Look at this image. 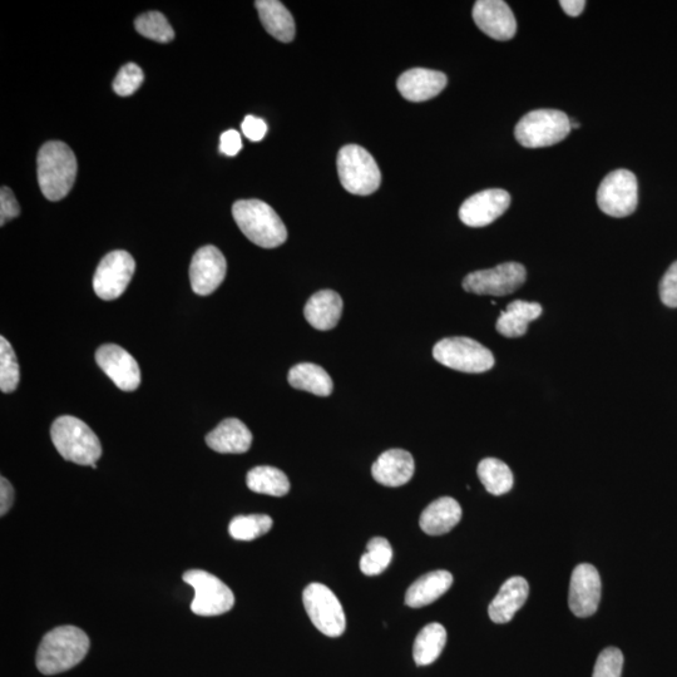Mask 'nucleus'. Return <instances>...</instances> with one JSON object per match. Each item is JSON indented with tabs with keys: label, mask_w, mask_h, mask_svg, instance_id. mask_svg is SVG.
I'll return each instance as SVG.
<instances>
[{
	"label": "nucleus",
	"mask_w": 677,
	"mask_h": 677,
	"mask_svg": "<svg viewBox=\"0 0 677 677\" xmlns=\"http://www.w3.org/2000/svg\"><path fill=\"white\" fill-rule=\"evenodd\" d=\"M90 650L86 632L76 626H61L43 637L37 652V667L43 675H56L73 669Z\"/></svg>",
	"instance_id": "nucleus-1"
},
{
	"label": "nucleus",
	"mask_w": 677,
	"mask_h": 677,
	"mask_svg": "<svg viewBox=\"0 0 677 677\" xmlns=\"http://www.w3.org/2000/svg\"><path fill=\"white\" fill-rule=\"evenodd\" d=\"M38 182L49 201L64 199L77 177V158L66 143H46L38 153Z\"/></svg>",
	"instance_id": "nucleus-2"
},
{
	"label": "nucleus",
	"mask_w": 677,
	"mask_h": 677,
	"mask_svg": "<svg viewBox=\"0 0 677 677\" xmlns=\"http://www.w3.org/2000/svg\"><path fill=\"white\" fill-rule=\"evenodd\" d=\"M232 215L242 234L255 245L275 249L288 240V230L273 207L260 200H240L232 206Z\"/></svg>",
	"instance_id": "nucleus-3"
},
{
	"label": "nucleus",
	"mask_w": 677,
	"mask_h": 677,
	"mask_svg": "<svg viewBox=\"0 0 677 677\" xmlns=\"http://www.w3.org/2000/svg\"><path fill=\"white\" fill-rule=\"evenodd\" d=\"M54 447L68 462L79 466H93L102 456L100 439L81 419L63 415L51 429Z\"/></svg>",
	"instance_id": "nucleus-4"
},
{
	"label": "nucleus",
	"mask_w": 677,
	"mask_h": 677,
	"mask_svg": "<svg viewBox=\"0 0 677 677\" xmlns=\"http://www.w3.org/2000/svg\"><path fill=\"white\" fill-rule=\"evenodd\" d=\"M336 165L340 182L350 194L368 196L379 189L382 174L377 161L365 148L358 145L344 146L339 151Z\"/></svg>",
	"instance_id": "nucleus-5"
},
{
	"label": "nucleus",
	"mask_w": 677,
	"mask_h": 677,
	"mask_svg": "<svg viewBox=\"0 0 677 677\" xmlns=\"http://www.w3.org/2000/svg\"><path fill=\"white\" fill-rule=\"evenodd\" d=\"M571 132V121L566 113L557 110H536L527 113L517 123L515 135L521 146L542 148L556 145Z\"/></svg>",
	"instance_id": "nucleus-6"
},
{
	"label": "nucleus",
	"mask_w": 677,
	"mask_h": 677,
	"mask_svg": "<svg viewBox=\"0 0 677 677\" xmlns=\"http://www.w3.org/2000/svg\"><path fill=\"white\" fill-rule=\"evenodd\" d=\"M433 357L444 367L463 373L488 372L494 365L491 350L464 336L441 340L433 349Z\"/></svg>",
	"instance_id": "nucleus-7"
},
{
	"label": "nucleus",
	"mask_w": 677,
	"mask_h": 677,
	"mask_svg": "<svg viewBox=\"0 0 677 677\" xmlns=\"http://www.w3.org/2000/svg\"><path fill=\"white\" fill-rule=\"evenodd\" d=\"M187 585L194 588L195 599L191 610L197 616H219L229 612L235 605V596L224 582L211 573L190 570L184 575Z\"/></svg>",
	"instance_id": "nucleus-8"
},
{
	"label": "nucleus",
	"mask_w": 677,
	"mask_h": 677,
	"mask_svg": "<svg viewBox=\"0 0 677 677\" xmlns=\"http://www.w3.org/2000/svg\"><path fill=\"white\" fill-rule=\"evenodd\" d=\"M303 601L306 612L316 629L329 637H339L347 627L344 609L338 597L321 583H311L305 588Z\"/></svg>",
	"instance_id": "nucleus-9"
},
{
	"label": "nucleus",
	"mask_w": 677,
	"mask_h": 677,
	"mask_svg": "<svg viewBox=\"0 0 677 677\" xmlns=\"http://www.w3.org/2000/svg\"><path fill=\"white\" fill-rule=\"evenodd\" d=\"M600 210L612 217L634 214L639 204V185L629 170H616L605 177L597 191Z\"/></svg>",
	"instance_id": "nucleus-10"
},
{
	"label": "nucleus",
	"mask_w": 677,
	"mask_h": 677,
	"mask_svg": "<svg viewBox=\"0 0 677 677\" xmlns=\"http://www.w3.org/2000/svg\"><path fill=\"white\" fill-rule=\"evenodd\" d=\"M525 266L506 263L488 270L474 271L463 280V289L477 295L504 296L515 293L525 284Z\"/></svg>",
	"instance_id": "nucleus-11"
},
{
	"label": "nucleus",
	"mask_w": 677,
	"mask_h": 677,
	"mask_svg": "<svg viewBox=\"0 0 677 677\" xmlns=\"http://www.w3.org/2000/svg\"><path fill=\"white\" fill-rule=\"evenodd\" d=\"M136 263L130 252L112 251L102 259L93 278V289L102 300H116L125 293L135 274Z\"/></svg>",
	"instance_id": "nucleus-12"
},
{
	"label": "nucleus",
	"mask_w": 677,
	"mask_h": 677,
	"mask_svg": "<svg viewBox=\"0 0 677 677\" xmlns=\"http://www.w3.org/2000/svg\"><path fill=\"white\" fill-rule=\"evenodd\" d=\"M601 577L595 566L582 563L572 573L568 605L577 617H590L599 609Z\"/></svg>",
	"instance_id": "nucleus-13"
},
{
	"label": "nucleus",
	"mask_w": 677,
	"mask_h": 677,
	"mask_svg": "<svg viewBox=\"0 0 677 677\" xmlns=\"http://www.w3.org/2000/svg\"><path fill=\"white\" fill-rule=\"evenodd\" d=\"M96 362L107 377L123 392H133L141 384V370L136 359L127 350L115 344L102 345L96 353Z\"/></svg>",
	"instance_id": "nucleus-14"
},
{
	"label": "nucleus",
	"mask_w": 677,
	"mask_h": 677,
	"mask_svg": "<svg viewBox=\"0 0 677 677\" xmlns=\"http://www.w3.org/2000/svg\"><path fill=\"white\" fill-rule=\"evenodd\" d=\"M225 256L215 246H204L194 255L190 266V281L194 293L207 296L214 293L225 280Z\"/></svg>",
	"instance_id": "nucleus-15"
},
{
	"label": "nucleus",
	"mask_w": 677,
	"mask_h": 677,
	"mask_svg": "<svg viewBox=\"0 0 677 677\" xmlns=\"http://www.w3.org/2000/svg\"><path fill=\"white\" fill-rule=\"evenodd\" d=\"M511 205V195L501 189L478 192L463 202L459 209V219L469 227L491 225L501 217Z\"/></svg>",
	"instance_id": "nucleus-16"
},
{
	"label": "nucleus",
	"mask_w": 677,
	"mask_h": 677,
	"mask_svg": "<svg viewBox=\"0 0 677 677\" xmlns=\"http://www.w3.org/2000/svg\"><path fill=\"white\" fill-rule=\"evenodd\" d=\"M473 19L484 34L496 41H510L517 32L516 18L502 0H479L474 4Z\"/></svg>",
	"instance_id": "nucleus-17"
},
{
	"label": "nucleus",
	"mask_w": 677,
	"mask_h": 677,
	"mask_svg": "<svg viewBox=\"0 0 677 677\" xmlns=\"http://www.w3.org/2000/svg\"><path fill=\"white\" fill-rule=\"evenodd\" d=\"M447 82V76L442 72L413 68L399 77L397 87L405 100L424 102L437 97L446 88Z\"/></svg>",
	"instance_id": "nucleus-18"
},
{
	"label": "nucleus",
	"mask_w": 677,
	"mask_h": 677,
	"mask_svg": "<svg viewBox=\"0 0 677 677\" xmlns=\"http://www.w3.org/2000/svg\"><path fill=\"white\" fill-rule=\"evenodd\" d=\"M414 471V458L403 449L384 452L372 467L373 478L385 487L404 486L412 479Z\"/></svg>",
	"instance_id": "nucleus-19"
},
{
	"label": "nucleus",
	"mask_w": 677,
	"mask_h": 677,
	"mask_svg": "<svg viewBox=\"0 0 677 677\" xmlns=\"http://www.w3.org/2000/svg\"><path fill=\"white\" fill-rule=\"evenodd\" d=\"M530 595V586L523 577H512L503 583L491 605L488 614L494 624H507L516 612L526 604Z\"/></svg>",
	"instance_id": "nucleus-20"
},
{
	"label": "nucleus",
	"mask_w": 677,
	"mask_h": 677,
	"mask_svg": "<svg viewBox=\"0 0 677 677\" xmlns=\"http://www.w3.org/2000/svg\"><path fill=\"white\" fill-rule=\"evenodd\" d=\"M206 443L217 453L241 454L249 451L252 434L241 420L229 418L207 434Z\"/></svg>",
	"instance_id": "nucleus-21"
},
{
	"label": "nucleus",
	"mask_w": 677,
	"mask_h": 677,
	"mask_svg": "<svg viewBox=\"0 0 677 677\" xmlns=\"http://www.w3.org/2000/svg\"><path fill=\"white\" fill-rule=\"evenodd\" d=\"M305 319L316 330H331L338 325L343 313V300L333 290H321L305 305Z\"/></svg>",
	"instance_id": "nucleus-22"
},
{
	"label": "nucleus",
	"mask_w": 677,
	"mask_h": 677,
	"mask_svg": "<svg viewBox=\"0 0 677 677\" xmlns=\"http://www.w3.org/2000/svg\"><path fill=\"white\" fill-rule=\"evenodd\" d=\"M462 518V508L456 499L442 497L429 504L420 516V528L429 536L451 532Z\"/></svg>",
	"instance_id": "nucleus-23"
},
{
	"label": "nucleus",
	"mask_w": 677,
	"mask_h": 677,
	"mask_svg": "<svg viewBox=\"0 0 677 677\" xmlns=\"http://www.w3.org/2000/svg\"><path fill=\"white\" fill-rule=\"evenodd\" d=\"M452 585L453 576L448 571L429 572L408 588L405 604L412 609H422L446 594Z\"/></svg>",
	"instance_id": "nucleus-24"
},
{
	"label": "nucleus",
	"mask_w": 677,
	"mask_h": 677,
	"mask_svg": "<svg viewBox=\"0 0 677 677\" xmlns=\"http://www.w3.org/2000/svg\"><path fill=\"white\" fill-rule=\"evenodd\" d=\"M266 32L283 43L295 38V21L288 8L279 0H259L255 3Z\"/></svg>",
	"instance_id": "nucleus-25"
},
{
	"label": "nucleus",
	"mask_w": 677,
	"mask_h": 677,
	"mask_svg": "<svg viewBox=\"0 0 677 677\" xmlns=\"http://www.w3.org/2000/svg\"><path fill=\"white\" fill-rule=\"evenodd\" d=\"M542 306L537 303L516 300L507 306L497 320V331L506 338H520L527 333L528 324L540 318Z\"/></svg>",
	"instance_id": "nucleus-26"
},
{
	"label": "nucleus",
	"mask_w": 677,
	"mask_h": 677,
	"mask_svg": "<svg viewBox=\"0 0 677 677\" xmlns=\"http://www.w3.org/2000/svg\"><path fill=\"white\" fill-rule=\"evenodd\" d=\"M288 379L291 387L305 390L319 397H328L334 388L330 375L319 365L313 363L295 365L290 369Z\"/></svg>",
	"instance_id": "nucleus-27"
},
{
	"label": "nucleus",
	"mask_w": 677,
	"mask_h": 677,
	"mask_svg": "<svg viewBox=\"0 0 677 677\" xmlns=\"http://www.w3.org/2000/svg\"><path fill=\"white\" fill-rule=\"evenodd\" d=\"M447 644V631L444 626L433 622L419 632L413 647V657L418 666H427L441 656Z\"/></svg>",
	"instance_id": "nucleus-28"
},
{
	"label": "nucleus",
	"mask_w": 677,
	"mask_h": 677,
	"mask_svg": "<svg viewBox=\"0 0 677 677\" xmlns=\"http://www.w3.org/2000/svg\"><path fill=\"white\" fill-rule=\"evenodd\" d=\"M247 487L252 492L284 497L290 491L289 478L278 468L261 466L252 468L246 477Z\"/></svg>",
	"instance_id": "nucleus-29"
},
{
	"label": "nucleus",
	"mask_w": 677,
	"mask_h": 677,
	"mask_svg": "<svg viewBox=\"0 0 677 677\" xmlns=\"http://www.w3.org/2000/svg\"><path fill=\"white\" fill-rule=\"evenodd\" d=\"M478 477L487 492L493 496H502L513 487V473L506 463L496 458H486L479 463Z\"/></svg>",
	"instance_id": "nucleus-30"
},
{
	"label": "nucleus",
	"mask_w": 677,
	"mask_h": 677,
	"mask_svg": "<svg viewBox=\"0 0 677 677\" xmlns=\"http://www.w3.org/2000/svg\"><path fill=\"white\" fill-rule=\"evenodd\" d=\"M393 550L388 540L374 537L369 541L367 552L360 558V570L367 576H378L392 562Z\"/></svg>",
	"instance_id": "nucleus-31"
},
{
	"label": "nucleus",
	"mask_w": 677,
	"mask_h": 677,
	"mask_svg": "<svg viewBox=\"0 0 677 677\" xmlns=\"http://www.w3.org/2000/svg\"><path fill=\"white\" fill-rule=\"evenodd\" d=\"M273 527V520L266 515L237 516L231 521L229 533L234 540L252 541L266 535Z\"/></svg>",
	"instance_id": "nucleus-32"
},
{
	"label": "nucleus",
	"mask_w": 677,
	"mask_h": 677,
	"mask_svg": "<svg viewBox=\"0 0 677 677\" xmlns=\"http://www.w3.org/2000/svg\"><path fill=\"white\" fill-rule=\"evenodd\" d=\"M135 27L141 36L158 43H170L175 38L174 29L160 12L142 14L136 19Z\"/></svg>",
	"instance_id": "nucleus-33"
},
{
	"label": "nucleus",
	"mask_w": 677,
	"mask_h": 677,
	"mask_svg": "<svg viewBox=\"0 0 677 677\" xmlns=\"http://www.w3.org/2000/svg\"><path fill=\"white\" fill-rule=\"evenodd\" d=\"M19 365L11 343L4 336L0 338V389L12 393L19 384Z\"/></svg>",
	"instance_id": "nucleus-34"
},
{
	"label": "nucleus",
	"mask_w": 677,
	"mask_h": 677,
	"mask_svg": "<svg viewBox=\"0 0 677 677\" xmlns=\"http://www.w3.org/2000/svg\"><path fill=\"white\" fill-rule=\"evenodd\" d=\"M145 81V74L135 63H128L118 72L115 82H113V91L118 96L128 97L133 95Z\"/></svg>",
	"instance_id": "nucleus-35"
},
{
	"label": "nucleus",
	"mask_w": 677,
	"mask_h": 677,
	"mask_svg": "<svg viewBox=\"0 0 677 677\" xmlns=\"http://www.w3.org/2000/svg\"><path fill=\"white\" fill-rule=\"evenodd\" d=\"M622 666H624V655L621 650L609 647L597 657L592 677H621Z\"/></svg>",
	"instance_id": "nucleus-36"
},
{
	"label": "nucleus",
	"mask_w": 677,
	"mask_h": 677,
	"mask_svg": "<svg viewBox=\"0 0 677 677\" xmlns=\"http://www.w3.org/2000/svg\"><path fill=\"white\" fill-rule=\"evenodd\" d=\"M660 298L669 308H677V261L670 266L661 280Z\"/></svg>",
	"instance_id": "nucleus-37"
},
{
	"label": "nucleus",
	"mask_w": 677,
	"mask_h": 677,
	"mask_svg": "<svg viewBox=\"0 0 677 677\" xmlns=\"http://www.w3.org/2000/svg\"><path fill=\"white\" fill-rule=\"evenodd\" d=\"M21 214L16 196L11 189L4 186L0 191V225L4 226L7 222L16 219Z\"/></svg>",
	"instance_id": "nucleus-38"
},
{
	"label": "nucleus",
	"mask_w": 677,
	"mask_h": 677,
	"mask_svg": "<svg viewBox=\"0 0 677 677\" xmlns=\"http://www.w3.org/2000/svg\"><path fill=\"white\" fill-rule=\"evenodd\" d=\"M242 132L252 142H259L263 140L268 132V125L261 118L254 116H246L241 125Z\"/></svg>",
	"instance_id": "nucleus-39"
},
{
	"label": "nucleus",
	"mask_w": 677,
	"mask_h": 677,
	"mask_svg": "<svg viewBox=\"0 0 677 677\" xmlns=\"http://www.w3.org/2000/svg\"><path fill=\"white\" fill-rule=\"evenodd\" d=\"M242 148L240 133L235 130H229L221 135L220 152L226 156H236Z\"/></svg>",
	"instance_id": "nucleus-40"
},
{
	"label": "nucleus",
	"mask_w": 677,
	"mask_h": 677,
	"mask_svg": "<svg viewBox=\"0 0 677 677\" xmlns=\"http://www.w3.org/2000/svg\"><path fill=\"white\" fill-rule=\"evenodd\" d=\"M14 502V489L8 479H0V515H7Z\"/></svg>",
	"instance_id": "nucleus-41"
},
{
	"label": "nucleus",
	"mask_w": 677,
	"mask_h": 677,
	"mask_svg": "<svg viewBox=\"0 0 677 677\" xmlns=\"http://www.w3.org/2000/svg\"><path fill=\"white\" fill-rule=\"evenodd\" d=\"M560 6L567 16L578 17L585 9L586 2H583V0H562Z\"/></svg>",
	"instance_id": "nucleus-42"
},
{
	"label": "nucleus",
	"mask_w": 677,
	"mask_h": 677,
	"mask_svg": "<svg viewBox=\"0 0 677 677\" xmlns=\"http://www.w3.org/2000/svg\"><path fill=\"white\" fill-rule=\"evenodd\" d=\"M570 121H571V130H577V128H580V126H581L580 123H577L573 120H570Z\"/></svg>",
	"instance_id": "nucleus-43"
}]
</instances>
